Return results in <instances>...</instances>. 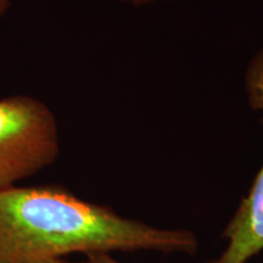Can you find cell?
Masks as SVG:
<instances>
[{
  "mask_svg": "<svg viewBox=\"0 0 263 263\" xmlns=\"http://www.w3.org/2000/svg\"><path fill=\"white\" fill-rule=\"evenodd\" d=\"M197 236L127 218L54 186L0 192V263H39L72 254L154 251L194 256Z\"/></svg>",
  "mask_w": 263,
  "mask_h": 263,
  "instance_id": "1",
  "label": "cell"
},
{
  "mask_svg": "<svg viewBox=\"0 0 263 263\" xmlns=\"http://www.w3.org/2000/svg\"><path fill=\"white\" fill-rule=\"evenodd\" d=\"M60 151L54 114L37 99H0V192L57 160Z\"/></svg>",
  "mask_w": 263,
  "mask_h": 263,
  "instance_id": "2",
  "label": "cell"
},
{
  "mask_svg": "<svg viewBox=\"0 0 263 263\" xmlns=\"http://www.w3.org/2000/svg\"><path fill=\"white\" fill-rule=\"evenodd\" d=\"M245 89L250 106L263 112V47L246 67ZM222 236L227 246L212 263H248L263 251V163Z\"/></svg>",
  "mask_w": 263,
  "mask_h": 263,
  "instance_id": "3",
  "label": "cell"
},
{
  "mask_svg": "<svg viewBox=\"0 0 263 263\" xmlns=\"http://www.w3.org/2000/svg\"><path fill=\"white\" fill-rule=\"evenodd\" d=\"M81 263H122L111 254H88Z\"/></svg>",
  "mask_w": 263,
  "mask_h": 263,
  "instance_id": "4",
  "label": "cell"
},
{
  "mask_svg": "<svg viewBox=\"0 0 263 263\" xmlns=\"http://www.w3.org/2000/svg\"><path fill=\"white\" fill-rule=\"evenodd\" d=\"M10 6H11V0H0V17L8 11Z\"/></svg>",
  "mask_w": 263,
  "mask_h": 263,
  "instance_id": "5",
  "label": "cell"
},
{
  "mask_svg": "<svg viewBox=\"0 0 263 263\" xmlns=\"http://www.w3.org/2000/svg\"><path fill=\"white\" fill-rule=\"evenodd\" d=\"M121 2L132 3V4L134 5H145V4H150V3L160 2V0H121Z\"/></svg>",
  "mask_w": 263,
  "mask_h": 263,
  "instance_id": "6",
  "label": "cell"
},
{
  "mask_svg": "<svg viewBox=\"0 0 263 263\" xmlns=\"http://www.w3.org/2000/svg\"><path fill=\"white\" fill-rule=\"evenodd\" d=\"M39 263H68V262H65L64 259H54V261H45V262H39Z\"/></svg>",
  "mask_w": 263,
  "mask_h": 263,
  "instance_id": "7",
  "label": "cell"
}]
</instances>
